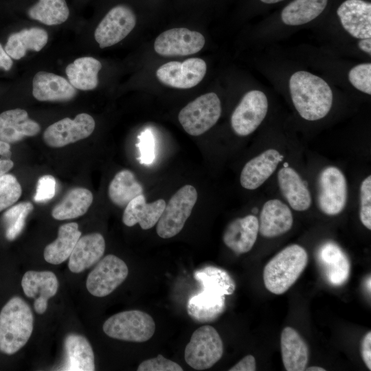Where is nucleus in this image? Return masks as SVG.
<instances>
[{"instance_id": "nucleus-21", "label": "nucleus", "mask_w": 371, "mask_h": 371, "mask_svg": "<svg viewBox=\"0 0 371 371\" xmlns=\"http://www.w3.org/2000/svg\"><path fill=\"white\" fill-rule=\"evenodd\" d=\"M76 93L67 79L55 74L39 71L33 78L32 94L39 101H67Z\"/></svg>"}, {"instance_id": "nucleus-44", "label": "nucleus", "mask_w": 371, "mask_h": 371, "mask_svg": "<svg viewBox=\"0 0 371 371\" xmlns=\"http://www.w3.org/2000/svg\"><path fill=\"white\" fill-rule=\"evenodd\" d=\"M9 143L0 140V176L6 174L13 166Z\"/></svg>"}, {"instance_id": "nucleus-4", "label": "nucleus", "mask_w": 371, "mask_h": 371, "mask_svg": "<svg viewBox=\"0 0 371 371\" xmlns=\"http://www.w3.org/2000/svg\"><path fill=\"white\" fill-rule=\"evenodd\" d=\"M102 329L111 338L140 343L153 337L155 323L149 314L139 310H131L117 313L109 317L104 322Z\"/></svg>"}, {"instance_id": "nucleus-48", "label": "nucleus", "mask_w": 371, "mask_h": 371, "mask_svg": "<svg viewBox=\"0 0 371 371\" xmlns=\"http://www.w3.org/2000/svg\"><path fill=\"white\" fill-rule=\"evenodd\" d=\"M358 47L363 52L371 54V37L361 38L358 42Z\"/></svg>"}, {"instance_id": "nucleus-33", "label": "nucleus", "mask_w": 371, "mask_h": 371, "mask_svg": "<svg viewBox=\"0 0 371 371\" xmlns=\"http://www.w3.org/2000/svg\"><path fill=\"white\" fill-rule=\"evenodd\" d=\"M142 194V186L134 173L127 169L116 173L108 188L109 199L119 207H125L133 198Z\"/></svg>"}, {"instance_id": "nucleus-16", "label": "nucleus", "mask_w": 371, "mask_h": 371, "mask_svg": "<svg viewBox=\"0 0 371 371\" xmlns=\"http://www.w3.org/2000/svg\"><path fill=\"white\" fill-rule=\"evenodd\" d=\"M344 29L352 37H371V3L363 0H346L337 8Z\"/></svg>"}, {"instance_id": "nucleus-2", "label": "nucleus", "mask_w": 371, "mask_h": 371, "mask_svg": "<svg viewBox=\"0 0 371 371\" xmlns=\"http://www.w3.org/2000/svg\"><path fill=\"white\" fill-rule=\"evenodd\" d=\"M33 327L29 304L20 297H12L0 312V351L8 355L18 352L29 340Z\"/></svg>"}, {"instance_id": "nucleus-31", "label": "nucleus", "mask_w": 371, "mask_h": 371, "mask_svg": "<svg viewBox=\"0 0 371 371\" xmlns=\"http://www.w3.org/2000/svg\"><path fill=\"white\" fill-rule=\"evenodd\" d=\"M93 200V194L89 190L81 187L72 188L54 207L52 216L59 221L78 218L87 212Z\"/></svg>"}, {"instance_id": "nucleus-26", "label": "nucleus", "mask_w": 371, "mask_h": 371, "mask_svg": "<svg viewBox=\"0 0 371 371\" xmlns=\"http://www.w3.org/2000/svg\"><path fill=\"white\" fill-rule=\"evenodd\" d=\"M278 182L281 193L292 209L302 212L310 207L312 203L311 193L293 168H282L278 173Z\"/></svg>"}, {"instance_id": "nucleus-43", "label": "nucleus", "mask_w": 371, "mask_h": 371, "mask_svg": "<svg viewBox=\"0 0 371 371\" xmlns=\"http://www.w3.org/2000/svg\"><path fill=\"white\" fill-rule=\"evenodd\" d=\"M139 160L142 164H150L155 159V141L150 131L145 130L138 136Z\"/></svg>"}, {"instance_id": "nucleus-36", "label": "nucleus", "mask_w": 371, "mask_h": 371, "mask_svg": "<svg viewBox=\"0 0 371 371\" xmlns=\"http://www.w3.org/2000/svg\"><path fill=\"white\" fill-rule=\"evenodd\" d=\"M28 16L47 25L65 22L69 15L65 0H38L27 11Z\"/></svg>"}, {"instance_id": "nucleus-12", "label": "nucleus", "mask_w": 371, "mask_h": 371, "mask_svg": "<svg viewBox=\"0 0 371 371\" xmlns=\"http://www.w3.org/2000/svg\"><path fill=\"white\" fill-rule=\"evenodd\" d=\"M136 16L125 5L112 8L97 26L94 37L100 48L112 46L123 40L135 27Z\"/></svg>"}, {"instance_id": "nucleus-10", "label": "nucleus", "mask_w": 371, "mask_h": 371, "mask_svg": "<svg viewBox=\"0 0 371 371\" xmlns=\"http://www.w3.org/2000/svg\"><path fill=\"white\" fill-rule=\"evenodd\" d=\"M268 111L266 95L259 90L245 94L231 116V125L239 136L252 133L264 120Z\"/></svg>"}, {"instance_id": "nucleus-18", "label": "nucleus", "mask_w": 371, "mask_h": 371, "mask_svg": "<svg viewBox=\"0 0 371 371\" xmlns=\"http://www.w3.org/2000/svg\"><path fill=\"white\" fill-rule=\"evenodd\" d=\"M283 156L273 148L267 149L247 161L242 169L240 183L247 190H256L274 172Z\"/></svg>"}, {"instance_id": "nucleus-39", "label": "nucleus", "mask_w": 371, "mask_h": 371, "mask_svg": "<svg viewBox=\"0 0 371 371\" xmlns=\"http://www.w3.org/2000/svg\"><path fill=\"white\" fill-rule=\"evenodd\" d=\"M348 80L359 91L371 94V64L361 63L353 67L348 72Z\"/></svg>"}, {"instance_id": "nucleus-8", "label": "nucleus", "mask_w": 371, "mask_h": 371, "mask_svg": "<svg viewBox=\"0 0 371 371\" xmlns=\"http://www.w3.org/2000/svg\"><path fill=\"white\" fill-rule=\"evenodd\" d=\"M128 269L120 258L109 254L100 259L89 273L86 286L95 297H105L111 293L126 278Z\"/></svg>"}, {"instance_id": "nucleus-47", "label": "nucleus", "mask_w": 371, "mask_h": 371, "mask_svg": "<svg viewBox=\"0 0 371 371\" xmlns=\"http://www.w3.org/2000/svg\"><path fill=\"white\" fill-rule=\"evenodd\" d=\"M13 62L0 43V67L5 71L11 69Z\"/></svg>"}, {"instance_id": "nucleus-25", "label": "nucleus", "mask_w": 371, "mask_h": 371, "mask_svg": "<svg viewBox=\"0 0 371 371\" xmlns=\"http://www.w3.org/2000/svg\"><path fill=\"white\" fill-rule=\"evenodd\" d=\"M65 361L58 370L93 371L95 358L92 347L82 335L69 334L64 341Z\"/></svg>"}, {"instance_id": "nucleus-51", "label": "nucleus", "mask_w": 371, "mask_h": 371, "mask_svg": "<svg viewBox=\"0 0 371 371\" xmlns=\"http://www.w3.org/2000/svg\"><path fill=\"white\" fill-rule=\"evenodd\" d=\"M366 286L369 292H370V277L366 281Z\"/></svg>"}, {"instance_id": "nucleus-24", "label": "nucleus", "mask_w": 371, "mask_h": 371, "mask_svg": "<svg viewBox=\"0 0 371 371\" xmlns=\"http://www.w3.org/2000/svg\"><path fill=\"white\" fill-rule=\"evenodd\" d=\"M166 204L165 200L162 199L147 203L144 195L139 194L125 206L122 222L128 227L138 223L142 229H149L158 222Z\"/></svg>"}, {"instance_id": "nucleus-3", "label": "nucleus", "mask_w": 371, "mask_h": 371, "mask_svg": "<svg viewBox=\"0 0 371 371\" xmlns=\"http://www.w3.org/2000/svg\"><path fill=\"white\" fill-rule=\"evenodd\" d=\"M308 263L305 249L297 244L289 245L271 258L263 270V280L272 293H285L298 279Z\"/></svg>"}, {"instance_id": "nucleus-13", "label": "nucleus", "mask_w": 371, "mask_h": 371, "mask_svg": "<svg viewBox=\"0 0 371 371\" xmlns=\"http://www.w3.org/2000/svg\"><path fill=\"white\" fill-rule=\"evenodd\" d=\"M207 71L205 62L191 58L183 62L170 61L161 65L156 71L158 80L165 85L177 89H190L197 85Z\"/></svg>"}, {"instance_id": "nucleus-32", "label": "nucleus", "mask_w": 371, "mask_h": 371, "mask_svg": "<svg viewBox=\"0 0 371 371\" xmlns=\"http://www.w3.org/2000/svg\"><path fill=\"white\" fill-rule=\"evenodd\" d=\"M101 63L89 56L76 59L68 65L65 72L70 84L76 89L88 91L94 89L98 84V72Z\"/></svg>"}, {"instance_id": "nucleus-40", "label": "nucleus", "mask_w": 371, "mask_h": 371, "mask_svg": "<svg viewBox=\"0 0 371 371\" xmlns=\"http://www.w3.org/2000/svg\"><path fill=\"white\" fill-rule=\"evenodd\" d=\"M359 218L361 223L371 229V176L367 177L360 186Z\"/></svg>"}, {"instance_id": "nucleus-38", "label": "nucleus", "mask_w": 371, "mask_h": 371, "mask_svg": "<svg viewBox=\"0 0 371 371\" xmlns=\"http://www.w3.org/2000/svg\"><path fill=\"white\" fill-rule=\"evenodd\" d=\"M22 194L17 179L11 174L0 176V212L15 203Z\"/></svg>"}, {"instance_id": "nucleus-9", "label": "nucleus", "mask_w": 371, "mask_h": 371, "mask_svg": "<svg viewBox=\"0 0 371 371\" xmlns=\"http://www.w3.org/2000/svg\"><path fill=\"white\" fill-rule=\"evenodd\" d=\"M318 205L329 216L341 213L347 201V182L343 172L335 166L324 168L318 179Z\"/></svg>"}, {"instance_id": "nucleus-14", "label": "nucleus", "mask_w": 371, "mask_h": 371, "mask_svg": "<svg viewBox=\"0 0 371 371\" xmlns=\"http://www.w3.org/2000/svg\"><path fill=\"white\" fill-rule=\"evenodd\" d=\"M205 38L199 32L187 28H172L160 34L154 43V49L164 56H188L199 52Z\"/></svg>"}, {"instance_id": "nucleus-45", "label": "nucleus", "mask_w": 371, "mask_h": 371, "mask_svg": "<svg viewBox=\"0 0 371 371\" xmlns=\"http://www.w3.org/2000/svg\"><path fill=\"white\" fill-rule=\"evenodd\" d=\"M362 359L367 368L371 370V332L369 331L364 336L361 346Z\"/></svg>"}, {"instance_id": "nucleus-49", "label": "nucleus", "mask_w": 371, "mask_h": 371, "mask_svg": "<svg viewBox=\"0 0 371 371\" xmlns=\"http://www.w3.org/2000/svg\"><path fill=\"white\" fill-rule=\"evenodd\" d=\"M307 371H325L326 370L319 366H311L305 369Z\"/></svg>"}, {"instance_id": "nucleus-41", "label": "nucleus", "mask_w": 371, "mask_h": 371, "mask_svg": "<svg viewBox=\"0 0 371 371\" xmlns=\"http://www.w3.org/2000/svg\"><path fill=\"white\" fill-rule=\"evenodd\" d=\"M137 371H182L183 368L176 362L166 359L161 355L143 361Z\"/></svg>"}, {"instance_id": "nucleus-46", "label": "nucleus", "mask_w": 371, "mask_h": 371, "mask_svg": "<svg viewBox=\"0 0 371 371\" xmlns=\"http://www.w3.org/2000/svg\"><path fill=\"white\" fill-rule=\"evenodd\" d=\"M256 363L253 355H249L229 369V371H255Z\"/></svg>"}, {"instance_id": "nucleus-35", "label": "nucleus", "mask_w": 371, "mask_h": 371, "mask_svg": "<svg viewBox=\"0 0 371 371\" xmlns=\"http://www.w3.org/2000/svg\"><path fill=\"white\" fill-rule=\"evenodd\" d=\"M194 278L201 283L202 289L209 290L226 296L232 295L236 289V284L224 269L206 266L196 271Z\"/></svg>"}, {"instance_id": "nucleus-29", "label": "nucleus", "mask_w": 371, "mask_h": 371, "mask_svg": "<svg viewBox=\"0 0 371 371\" xmlns=\"http://www.w3.org/2000/svg\"><path fill=\"white\" fill-rule=\"evenodd\" d=\"M47 41V32L42 28L23 29L10 35L4 49L11 58L19 60L26 54L27 50H41Z\"/></svg>"}, {"instance_id": "nucleus-20", "label": "nucleus", "mask_w": 371, "mask_h": 371, "mask_svg": "<svg viewBox=\"0 0 371 371\" xmlns=\"http://www.w3.org/2000/svg\"><path fill=\"white\" fill-rule=\"evenodd\" d=\"M293 223V214L288 205L279 199H270L262 207L259 232L265 238H274L289 231Z\"/></svg>"}, {"instance_id": "nucleus-34", "label": "nucleus", "mask_w": 371, "mask_h": 371, "mask_svg": "<svg viewBox=\"0 0 371 371\" xmlns=\"http://www.w3.org/2000/svg\"><path fill=\"white\" fill-rule=\"evenodd\" d=\"M328 0H293L282 11L281 19L288 25H300L317 18L325 9Z\"/></svg>"}, {"instance_id": "nucleus-27", "label": "nucleus", "mask_w": 371, "mask_h": 371, "mask_svg": "<svg viewBox=\"0 0 371 371\" xmlns=\"http://www.w3.org/2000/svg\"><path fill=\"white\" fill-rule=\"evenodd\" d=\"M225 309V296L205 289L191 296L187 303L189 316L200 323L216 320Z\"/></svg>"}, {"instance_id": "nucleus-7", "label": "nucleus", "mask_w": 371, "mask_h": 371, "mask_svg": "<svg viewBox=\"0 0 371 371\" xmlns=\"http://www.w3.org/2000/svg\"><path fill=\"white\" fill-rule=\"evenodd\" d=\"M221 114L220 99L215 93L210 92L189 102L180 111L178 119L187 133L199 136L214 126Z\"/></svg>"}, {"instance_id": "nucleus-1", "label": "nucleus", "mask_w": 371, "mask_h": 371, "mask_svg": "<svg viewBox=\"0 0 371 371\" xmlns=\"http://www.w3.org/2000/svg\"><path fill=\"white\" fill-rule=\"evenodd\" d=\"M289 90L295 109L304 120H320L330 111L333 92L322 78L305 71L295 72L289 80Z\"/></svg>"}, {"instance_id": "nucleus-17", "label": "nucleus", "mask_w": 371, "mask_h": 371, "mask_svg": "<svg viewBox=\"0 0 371 371\" xmlns=\"http://www.w3.org/2000/svg\"><path fill=\"white\" fill-rule=\"evenodd\" d=\"M21 286L27 297L34 299L35 311L43 314L47 310L48 300L57 293L58 281L52 271H28L23 276Z\"/></svg>"}, {"instance_id": "nucleus-6", "label": "nucleus", "mask_w": 371, "mask_h": 371, "mask_svg": "<svg viewBox=\"0 0 371 371\" xmlns=\"http://www.w3.org/2000/svg\"><path fill=\"white\" fill-rule=\"evenodd\" d=\"M198 198L196 188L185 185L170 198L157 223L156 232L162 238L177 235L190 216Z\"/></svg>"}, {"instance_id": "nucleus-19", "label": "nucleus", "mask_w": 371, "mask_h": 371, "mask_svg": "<svg viewBox=\"0 0 371 371\" xmlns=\"http://www.w3.org/2000/svg\"><path fill=\"white\" fill-rule=\"evenodd\" d=\"M258 232V218L249 214L231 221L224 230L223 240L234 253L245 254L254 247Z\"/></svg>"}, {"instance_id": "nucleus-30", "label": "nucleus", "mask_w": 371, "mask_h": 371, "mask_svg": "<svg viewBox=\"0 0 371 371\" xmlns=\"http://www.w3.org/2000/svg\"><path fill=\"white\" fill-rule=\"evenodd\" d=\"M80 236L78 223L72 222L62 225L59 227L57 238L45 247L44 259L50 264H61L69 258Z\"/></svg>"}, {"instance_id": "nucleus-5", "label": "nucleus", "mask_w": 371, "mask_h": 371, "mask_svg": "<svg viewBox=\"0 0 371 371\" xmlns=\"http://www.w3.org/2000/svg\"><path fill=\"white\" fill-rule=\"evenodd\" d=\"M223 354V341L216 330L204 325L192 333L185 348L186 362L196 370H207L217 363Z\"/></svg>"}, {"instance_id": "nucleus-22", "label": "nucleus", "mask_w": 371, "mask_h": 371, "mask_svg": "<svg viewBox=\"0 0 371 371\" xmlns=\"http://www.w3.org/2000/svg\"><path fill=\"white\" fill-rule=\"evenodd\" d=\"M105 250V240L100 233H91L80 236L69 258L68 267L76 273L96 264L102 257Z\"/></svg>"}, {"instance_id": "nucleus-15", "label": "nucleus", "mask_w": 371, "mask_h": 371, "mask_svg": "<svg viewBox=\"0 0 371 371\" xmlns=\"http://www.w3.org/2000/svg\"><path fill=\"white\" fill-rule=\"evenodd\" d=\"M317 260L326 281L340 286L348 280L350 262L342 249L333 241L322 243L317 251Z\"/></svg>"}, {"instance_id": "nucleus-28", "label": "nucleus", "mask_w": 371, "mask_h": 371, "mask_svg": "<svg viewBox=\"0 0 371 371\" xmlns=\"http://www.w3.org/2000/svg\"><path fill=\"white\" fill-rule=\"evenodd\" d=\"M280 347L282 362L287 371H303L308 361V348L300 334L290 326L281 334Z\"/></svg>"}, {"instance_id": "nucleus-50", "label": "nucleus", "mask_w": 371, "mask_h": 371, "mask_svg": "<svg viewBox=\"0 0 371 371\" xmlns=\"http://www.w3.org/2000/svg\"><path fill=\"white\" fill-rule=\"evenodd\" d=\"M262 2L265 3H278V2H280V1H282L283 0H260Z\"/></svg>"}, {"instance_id": "nucleus-37", "label": "nucleus", "mask_w": 371, "mask_h": 371, "mask_svg": "<svg viewBox=\"0 0 371 371\" xmlns=\"http://www.w3.org/2000/svg\"><path fill=\"white\" fill-rule=\"evenodd\" d=\"M34 206L29 201L17 203L3 214V222L5 227V237L9 240L16 238L23 231L25 219L33 210Z\"/></svg>"}, {"instance_id": "nucleus-42", "label": "nucleus", "mask_w": 371, "mask_h": 371, "mask_svg": "<svg viewBox=\"0 0 371 371\" xmlns=\"http://www.w3.org/2000/svg\"><path fill=\"white\" fill-rule=\"evenodd\" d=\"M56 181L50 175L41 177L36 185L34 200L36 203H43L54 198L56 194Z\"/></svg>"}, {"instance_id": "nucleus-23", "label": "nucleus", "mask_w": 371, "mask_h": 371, "mask_svg": "<svg viewBox=\"0 0 371 371\" xmlns=\"http://www.w3.org/2000/svg\"><path fill=\"white\" fill-rule=\"evenodd\" d=\"M40 131V125L30 119L23 109H10L0 114V140L15 143L25 137L34 136Z\"/></svg>"}, {"instance_id": "nucleus-11", "label": "nucleus", "mask_w": 371, "mask_h": 371, "mask_svg": "<svg viewBox=\"0 0 371 371\" xmlns=\"http://www.w3.org/2000/svg\"><path fill=\"white\" fill-rule=\"evenodd\" d=\"M95 126L89 114H78L74 119L66 117L49 126L43 133L45 143L50 147L60 148L90 136Z\"/></svg>"}]
</instances>
